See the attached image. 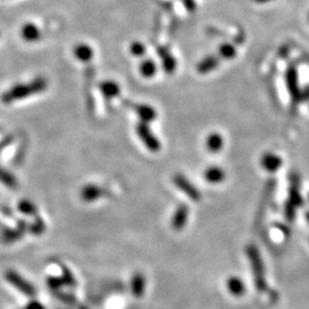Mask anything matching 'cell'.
Here are the masks:
<instances>
[{
    "mask_svg": "<svg viewBox=\"0 0 309 309\" xmlns=\"http://www.w3.org/2000/svg\"><path fill=\"white\" fill-rule=\"evenodd\" d=\"M246 253H247V257H249L250 262H251L256 287L258 288V291H259L260 293L267 292L268 285H267L266 277H265V267H263V262H262L259 250H258V247L256 245L251 244L247 246Z\"/></svg>",
    "mask_w": 309,
    "mask_h": 309,
    "instance_id": "6da1fadb",
    "label": "cell"
},
{
    "mask_svg": "<svg viewBox=\"0 0 309 309\" xmlns=\"http://www.w3.org/2000/svg\"><path fill=\"white\" fill-rule=\"evenodd\" d=\"M136 133H138L139 138L141 141L144 143V146L148 148L150 151H158L160 149V142L159 140L156 138L153 131L149 129V126L147 123H140L136 126Z\"/></svg>",
    "mask_w": 309,
    "mask_h": 309,
    "instance_id": "7a4b0ae2",
    "label": "cell"
},
{
    "mask_svg": "<svg viewBox=\"0 0 309 309\" xmlns=\"http://www.w3.org/2000/svg\"><path fill=\"white\" fill-rule=\"evenodd\" d=\"M173 182L174 185L178 187V188L185 192V194L189 197L191 201L194 202H199L201 201V192L198 191V189L196 188V187L191 184V182L186 178L185 175L182 174H175L173 178Z\"/></svg>",
    "mask_w": 309,
    "mask_h": 309,
    "instance_id": "3957f363",
    "label": "cell"
},
{
    "mask_svg": "<svg viewBox=\"0 0 309 309\" xmlns=\"http://www.w3.org/2000/svg\"><path fill=\"white\" fill-rule=\"evenodd\" d=\"M6 278H7V281L11 283V284H13L15 287L19 288V290L22 293H24V295H27L29 297H32L36 295V290H34V287L15 271H13V270L7 271Z\"/></svg>",
    "mask_w": 309,
    "mask_h": 309,
    "instance_id": "277c9868",
    "label": "cell"
},
{
    "mask_svg": "<svg viewBox=\"0 0 309 309\" xmlns=\"http://www.w3.org/2000/svg\"><path fill=\"white\" fill-rule=\"evenodd\" d=\"M285 78H286V85H287L288 92H290V94L292 96V100L295 101V102H298V101L301 100V94H300V90H299L298 74H297L296 68L293 67V65H291V67L287 69Z\"/></svg>",
    "mask_w": 309,
    "mask_h": 309,
    "instance_id": "5b68a950",
    "label": "cell"
},
{
    "mask_svg": "<svg viewBox=\"0 0 309 309\" xmlns=\"http://www.w3.org/2000/svg\"><path fill=\"white\" fill-rule=\"evenodd\" d=\"M189 216V207L186 204H181L176 211L174 212L173 217H172V228L174 230L180 231L185 228Z\"/></svg>",
    "mask_w": 309,
    "mask_h": 309,
    "instance_id": "8992f818",
    "label": "cell"
},
{
    "mask_svg": "<svg viewBox=\"0 0 309 309\" xmlns=\"http://www.w3.org/2000/svg\"><path fill=\"white\" fill-rule=\"evenodd\" d=\"M283 164V160L280 156L271 153H266L261 157V165L266 171L270 172V173H275V172L280 169Z\"/></svg>",
    "mask_w": 309,
    "mask_h": 309,
    "instance_id": "52a82bcc",
    "label": "cell"
},
{
    "mask_svg": "<svg viewBox=\"0 0 309 309\" xmlns=\"http://www.w3.org/2000/svg\"><path fill=\"white\" fill-rule=\"evenodd\" d=\"M204 179L209 184L217 185L226 179V173L219 166H210L204 172Z\"/></svg>",
    "mask_w": 309,
    "mask_h": 309,
    "instance_id": "ba28073f",
    "label": "cell"
},
{
    "mask_svg": "<svg viewBox=\"0 0 309 309\" xmlns=\"http://www.w3.org/2000/svg\"><path fill=\"white\" fill-rule=\"evenodd\" d=\"M158 54L163 63V68L167 74H173L176 68V61L173 55L170 53V50L165 47H159L158 48Z\"/></svg>",
    "mask_w": 309,
    "mask_h": 309,
    "instance_id": "9c48e42d",
    "label": "cell"
},
{
    "mask_svg": "<svg viewBox=\"0 0 309 309\" xmlns=\"http://www.w3.org/2000/svg\"><path fill=\"white\" fill-rule=\"evenodd\" d=\"M217 65H219V59H217V57H215V55H209V57L204 58L197 64V71L201 75L210 74L217 68Z\"/></svg>",
    "mask_w": 309,
    "mask_h": 309,
    "instance_id": "30bf717a",
    "label": "cell"
},
{
    "mask_svg": "<svg viewBox=\"0 0 309 309\" xmlns=\"http://www.w3.org/2000/svg\"><path fill=\"white\" fill-rule=\"evenodd\" d=\"M206 148L212 154H216L224 148V138L217 132L210 133L206 139Z\"/></svg>",
    "mask_w": 309,
    "mask_h": 309,
    "instance_id": "8fae6325",
    "label": "cell"
},
{
    "mask_svg": "<svg viewBox=\"0 0 309 309\" xmlns=\"http://www.w3.org/2000/svg\"><path fill=\"white\" fill-rule=\"evenodd\" d=\"M227 288L234 297H242L245 293V285L241 278L231 276L227 280Z\"/></svg>",
    "mask_w": 309,
    "mask_h": 309,
    "instance_id": "7c38bea8",
    "label": "cell"
},
{
    "mask_svg": "<svg viewBox=\"0 0 309 309\" xmlns=\"http://www.w3.org/2000/svg\"><path fill=\"white\" fill-rule=\"evenodd\" d=\"M144 287H146V280L144 276L141 272L134 274V276L132 277L131 282V290L133 296L136 298H141L144 293Z\"/></svg>",
    "mask_w": 309,
    "mask_h": 309,
    "instance_id": "4fadbf2b",
    "label": "cell"
},
{
    "mask_svg": "<svg viewBox=\"0 0 309 309\" xmlns=\"http://www.w3.org/2000/svg\"><path fill=\"white\" fill-rule=\"evenodd\" d=\"M293 205L296 207L303 205V199L299 191V178L298 175H293L291 178V186H290V198H288Z\"/></svg>",
    "mask_w": 309,
    "mask_h": 309,
    "instance_id": "5bb4252c",
    "label": "cell"
},
{
    "mask_svg": "<svg viewBox=\"0 0 309 309\" xmlns=\"http://www.w3.org/2000/svg\"><path fill=\"white\" fill-rule=\"evenodd\" d=\"M135 111H136V114L140 116L141 120H142L143 123H147V124L150 123V121H153L157 117L156 110L153 107H151V105H148V104L136 105Z\"/></svg>",
    "mask_w": 309,
    "mask_h": 309,
    "instance_id": "9a60e30c",
    "label": "cell"
},
{
    "mask_svg": "<svg viewBox=\"0 0 309 309\" xmlns=\"http://www.w3.org/2000/svg\"><path fill=\"white\" fill-rule=\"evenodd\" d=\"M140 72L146 78L154 77L157 72V65L154 62V60H151V59L144 60L143 62L140 64Z\"/></svg>",
    "mask_w": 309,
    "mask_h": 309,
    "instance_id": "2e32d148",
    "label": "cell"
},
{
    "mask_svg": "<svg viewBox=\"0 0 309 309\" xmlns=\"http://www.w3.org/2000/svg\"><path fill=\"white\" fill-rule=\"evenodd\" d=\"M103 195V190L99 188V187L96 186H87L86 188L84 189L82 196L84 197L85 201L87 202H92V201H95L98 199L100 196Z\"/></svg>",
    "mask_w": 309,
    "mask_h": 309,
    "instance_id": "e0dca14e",
    "label": "cell"
},
{
    "mask_svg": "<svg viewBox=\"0 0 309 309\" xmlns=\"http://www.w3.org/2000/svg\"><path fill=\"white\" fill-rule=\"evenodd\" d=\"M236 48L231 44L224 43L219 46V55L222 59L231 60L236 57Z\"/></svg>",
    "mask_w": 309,
    "mask_h": 309,
    "instance_id": "ac0fdd59",
    "label": "cell"
},
{
    "mask_svg": "<svg viewBox=\"0 0 309 309\" xmlns=\"http://www.w3.org/2000/svg\"><path fill=\"white\" fill-rule=\"evenodd\" d=\"M101 89H102L103 94L107 98H113V96L118 95L119 93V87L118 85L114 82H105L101 85Z\"/></svg>",
    "mask_w": 309,
    "mask_h": 309,
    "instance_id": "d6986e66",
    "label": "cell"
},
{
    "mask_svg": "<svg viewBox=\"0 0 309 309\" xmlns=\"http://www.w3.org/2000/svg\"><path fill=\"white\" fill-rule=\"evenodd\" d=\"M131 53L134 55V57H138V58H141L143 57V55L146 54V47L142 43L140 42H133L131 45Z\"/></svg>",
    "mask_w": 309,
    "mask_h": 309,
    "instance_id": "ffe728a7",
    "label": "cell"
},
{
    "mask_svg": "<svg viewBox=\"0 0 309 309\" xmlns=\"http://www.w3.org/2000/svg\"><path fill=\"white\" fill-rule=\"evenodd\" d=\"M285 209H284V214H285V217L288 220V221H293L295 220L296 217V206L292 204V203L290 201H287L285 203Z\"/></svg>",
    "mask_w": 309,
    "mask_h": 309,
    "instance_id": "44dd1931",
    "label": "cell"
},
{
    "mask_svg": "<svg viewBox=\"0 0 309 309\" xmlns=\"http://www.w3.org/2000/svg\"><path fill=\"white\" fill-rule=\"evenodd\" d=\"M77 54H78V57L83 60H88L93 55L92 50H90V48H88L87 46H80L77 49Z\"/></svg>",
    "mask_w": 309,
    "mask_h": 309,
    "instance_id": "7402d4cb",
    "label": "cell"
},
{
    "mask_svg": "<svg viewBox=\"0 0 309 309\" xmlns=\"http://www.w3.org/2000/svg\"><path fill=\"white\" fill-rule=\"evenodd\" d=\"M21 210L23 211V212H25V213H29V214H31L32 212L34 211V207L30 204V203L28 202H23L22 204H21Z\"/></svg>",
    "mask_w": 309,
    "mask_h": 309,
    "instance_id": "603a6c76",
    "label": "cell"
},
{
    "mask_svg": "<svg viewBox=\"0 0 309 309\" xmlns=\"http://www.w3.org/2000/svg\"><path fill=\"white\" fill-rule=\"evenodd\" d=\"M182 3H184L185 7L188 9L189 12H194L196 9V3L195 0H182Z\"/></svg>",
    "mask_w": 309,
    "mask_h": 309,
    "instance_id": "cb8c5ba5",
    "label": "cell"
},
{
    "mask_svg": "<svg viewBox=\"0 0 309 309\" xmlns=\"http://www.w3.org/2000/svg\"><path fill=\"white\" fill-rule=\"evenodd\" d=\"M23 309H44V307H43L42 303H39L37 301H32L29 306H27Z\"/></svg>",
    "mask_w": 309,
    "mask_h": 309,
    "instance_id": "d4e9b609",
    "label": "cell"
},
{
    "mask_svg": "<svg viewBox=\"0 0 309 309\" xmlns=\"http://www.w3.org/2000/svg\"><path fill=\"white\" fill-rule=\"evenodd\" d=\"M255 2L258 4H266V3L271 2V0H255Z\"/></svg>",
    "mask_w": 309,
    "mask_h": 309,
    "instance_id": "484cf974",
    "label": "cell"
},
{
    "mask_svg": "<svg viewBox=\"0 0 309 309\" xmlns=\"http://www.w3.org/2000/svg\"><path fill=\"white\" fill-rule=\"evenodd\" d=\"M306 219H307V221H308V224H309V211L307 212L306 213Z\"/></svg>",
    "mask_w": 309,
    "mask_h": 309,
    "instance_id": "4316f807",
    "label": "cell"
},
{
    "mask_svg": "<svg viewBox=\"0 0 309 309\" xmlns=\"http://www.w3.org/2000/svg\"><path fill=\"white\" fill-rule=\"evenodd\" d=\"M308 21H309V14H308Z\"/></svg>",
    "mask_w": 309,
    "mask_h": 309,
    "instance_id": "83f0119b",
    "label": "cell"
},
{
    "mask_svg": "<svg viewBox=\"0 0 309 309\" xmlns=\"http://www.w3.org/2000/svg\"><path fill=\"white\" fill-rule=\"evenodd\" d=\"M308 197H309V196H308Z\"/></svg>",
    "mask_w": 309,
    "mask_h": 309,
    "instance_id": "f1b7e54d",
    "label": "cell"
}]
</instances>
